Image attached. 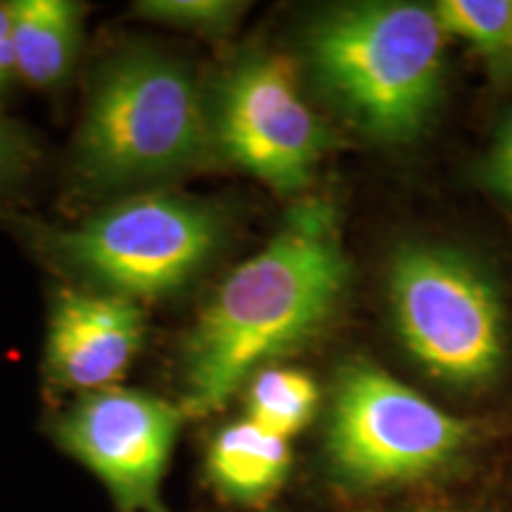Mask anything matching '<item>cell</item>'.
Masks as SVG:
<instances>
[{
    "instance_id": "obj_16",
    "label": "cell",
    "mask_w": 512,
    "mask_h": 512,
    "mask_svg": "<svg viewBox=\"0 0 512 512\" xmlns=\"http://www.w3.org/2000/svg\"><path fill=\"white\" fill-rule=\"evenodd\" d=\"M31 159H34V150H31L29 140L15 126L0 119V185L22 176Z\"/></svg>"
},
{
    "instance_id": "obj_9",
    "label": "cell",
    "mask_w": 512,
    "mask_h": 512,
    "mask_svg": "<svg viewBox=\"0 0 512 512\" xmlns=\"http://www.w3.org/2000/svg\"><path fill=\"white\" fill-rule=\"evenodd\" d=\"M145 337L143 309L107 292L64 290L50 311L46 366L57 387L91 394L114 387Z\"/></svg>"
},
{
    "instance_id": "obj_8",
    "label": "cell",
    "mask_w": 512,
    "mask_h": 512,
    "mask_svg": "<svg viewBox=\"0 0 512 512\" xmlns=\"http://www.w3.org/2000/svg\"><path fill=\"white\" fill-rule=\"evenodd\" d=\"M183 408L133 389L83 394L57 420L55 437L110 491L119 512H164L162 479Z\"/></svg>"
},
{
    "instance_id": "obj_3",
    "label": "cell",
    "mask_w": 512,
    "mask_h": 512,
    "mask_svg": "<svg viewBox=\"0 0 512 512\" xmlns=\"http://www.w3.org/2000/svg\"><path fill=\"white\" fill-rule=\"evenodd\" d=\"M446 29L418 3L344 5L313 24L309 60L328 98L382 143L413 140L444 88Z\"/></svg>"
},
{
    "instance_id": "obj_17",
    "label": "cell",
    "mask_w": 512,
    "mask_h": 512,
    "mask_svg": "<svg viewBox=\"0 0 512 512\" xmlns=\"http://www.w3.org/2000/svg\"><path fill=\"white\" fill-rule=\"evenodd\" d=\"M15 76L17 69L10 43V10L8 5H0V93L10 86Z\"/></svg>"
},
{
    "instance_id": "obj_10",
    "label": "cell",
    "mask_w": 512,
    "mask_h": 512,
    "mask_svg": "<svg viewBox=\"0 0 512 512\" xmlns=\"http://www.w3.org/2000/svg\"><path fill=\"white\" fill-rule=\"evenodd\" d=\"M8 10L19 79L34 88L60 86L79 55L81 5L72 0H15Z\"/></svg>"
},
{
    "instance_id": "obj_4",
    "label": "cell",
    "mask_w": 512,
    "mask_h": 512,
    "mask_svg": "<svg viewBox=\"0 0 512 512\" xmlns=\"http://www.w3.org/2000/svg\"><path fill=\"white\" fill-rule=\"evenodd\" d=\"M219 240L221 221L209 204L147 190L72 230H57L50 235V252L100 292L138 304L181 290Z\"/></svg>"
},
{
    "instance_id": "obj_18",
    "label": "cell",
    "mask_w": 512,
    "mask_h": 512,
    "mask_svg": "<svg viewBox=\"0 0 512 512\" xmlns=\"http://www.w3.org/2000/svg\"><path fill=\"white\" fill-rule=\"evenodd\" d=\"M425 512H451V510H425Z\"/></svg>"
},
{
    "instance_id": "obj_12",
    "label": "cell",
    "mask_w": 512,
    "mask_h": 512,
    "mask_svg": "<svg viewBox=\"0 0 512 512\" xmlns=\"http://www.w3.org/2000/svg\"><path fill=\"white\" fill-rule=\"evenodd\" d=\"M318 387L299 370L268 368L256 373L249 387V418L261 430L290 439L304 430L318 411Z\"/></svg>"
},
{
    "instance_id": "obj_14",
    "label": "cell",
    "mask_w": 512,
    "mask_h": 512,
    "mask_svg": "<svg viewBox=\"0 0 512 512\" xmlns=\"http://www.w3.org/2000/svg\"><path fill=\"white\" fill-rule=\"evenodd\" d=\"M138 15L157 22L195 29L204 34H226L242 15L245 5L228 0H145L136 5Z\"/></svg>"
},
{
    "instance_id": "obj_1",
    "label": "cell",
    "mask_w": 512,
    "mask_h": 512,
    "mask_svg": "<svg viewBox=\"0 0 512 512\" xmlns=\"http://www.w3.org/2000/svg\"><path fill=\"white\" fill-rule=\"evenodd\" d=\"M349 261L328 204L306 202L219 287L183 349V413L219 411L261 363L292 351L332 316Z\"/></svg>"
},
{
    "instance_id": "obj_13",
    "label": "cell",
    "mask_w": 512,
    "mask_h": 512,
    "mask_svg": "<svg viewBox=\"0 0 512 512\" xmlns=\"http://www.w3.org/2000/svg\"><path fill=\"white\" fill-rule=\"evenodd\" d=\"M441 27L470 43L498 76L512 79V0H441Z\"/></svg>"
},
{
    "instance_id": "obj_11",
    "label": "cell",
    "mask_w": 512,
    "mask_h": 512,
    "mask_svg": "<svg viewBox=\"0 0 512 512\" xmlns=\"http://www.w3.org/2000/svg\"><path fill=\"white\" fill-rule=\"evenodd\" d=\"M292 451L287 439L261 430L252 420L233 422L209 446L207 477L223 498L235 503H264L290 475Z\"/></svg>"
},
{
    "instance_id": "obj_7",
    "label": "cell",
    "mask_w": 512,
    "mask_h": 512,
    "mask_svg": "<svg viewBox=\"0 0 512 512\" xmlns=\"http://www.w3.org/2000/svg\"><path fill=\"white\" fill-rule=\"evenodd\" d=\"M214 143L230 162L280 195L306 188L325 150V131L299 91L292 62L245 57L223 81L211 114Z\"/></svg>"
},
{
    "instance_id": "obj_5",
    "label": "cell",
    "mask_w": 512,
    "mask_h": 512,
    "mask_svg": "<svg viewBox=\"0 0 512 512\" xmlns=\"http://www.w3.org/2000/svg\"><path fill=\"white\" fill-rule=\"evenodd\" d=\"M389 302L401 342L434 377L482 384L501 370V299L470 259L444 247H401L389 268Z\"/></svg>"
},
{
    "instance_id": "obj_6",
    "label": "cell",
    "mask_w": 512,
    "mask_h": 512,
    "mask_svg": "<svg viewBox=\"0 0 512 512\" xmlns=\"http://www.w3.org/2000/svg\"><path fill=\"white\" fill-rule=\"evenodd\" d=\"M470 425L368 361L337 377L328 422V458L342 482L358 489L415 482L453 463Z\"/></svg>"
},
{
    "instance_id": "obj_2",
    "label": "cell",
    "mask_w": 512,
    "mask_h": 512,
    "mask_svg": "<svg viewBox=\"0 0 512 512\" xmlns=\"http://www.w3.org/2000/svg\"><path fill=\"white\" fill-rule=\"evenodd\" d=\"M216 150L211 114L183 62L155 48L114 55L95 81L74 164L95 190L147 192Z\"/></svg>"
},
{
    "instance_id": "obj_15",
    "label": "cell",
    "mask_w": 512,
    "mask_h": 512,
    "mask_svg": "<svg viewBox=\"0 0 512 512\" xmlns=\"http://www.w3.org/2000/svg\"><path fill=\"white\" fill-rule=\"evenodd\" d=\"M484 171L491 190L512 204V114L498 131L494 150L486 159Z\"/></svg>"
}]
</instances>
